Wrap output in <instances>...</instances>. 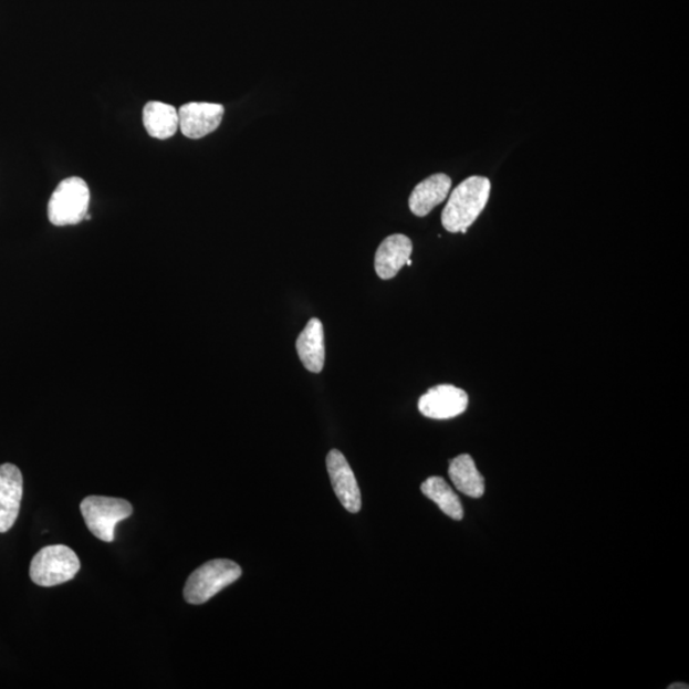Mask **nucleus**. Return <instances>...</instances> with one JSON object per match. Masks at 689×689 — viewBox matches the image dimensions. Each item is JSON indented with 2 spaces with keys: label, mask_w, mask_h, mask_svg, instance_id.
<instances>
[{
  "label": "nucleus",
  "mask_w": 689,
  "mask_h": 689,
  "mask_svg": "<svg viewBox=\"0 0 689 689\" xmlns=\"http://www.w3.org/2000/svg\"><path fill=\"white\" fill-rule=\"evenodd\" d=\"M491 180L470 177L453 189L442 212V226L450 232H467L483 212L491 196Z\"/></svg>",
  "instance_id": "nucleus-1"
},
{
  "label": "nucleus",
  "mask_w": 689,
  "mask_h": 689,
  "mask_svg": "<svg viewBox=\"0 0 689 689\" xmlns=\"http://www.w3.org/2000/svg\"><path fill=\"white\" fill-rule=\"evenodd\" d=\"M242 576V568L229 560H215L203 564L189 576L185 586V599L199 605L209 602L222 588L234 584Z\"/></svg>",
  "instance_id": "nucleus-2"
},
{
  "label": "nucleus",
  "mask_w": 689,
  "mask_h": 689,
  "mask_svg": "<svg viewBox=\"0 0 689 689\" xmlns=\"http://www.w3.org/2000/svg\"><path fill=\"white\" fill-rule=\"evenodd\" d=\"M90 207L87 182L79 177L66 178L54 190L48 205L50 222L55 227L77 226L86 219Z\"/></svg>",
  "instance_id": "nucleus-3"
},
{
  "label": "nucleus",
  "mask_w": 689,
  "mask_h": 689,
  "mask_svg": "<svg viewBox=\"0 0 689 689\" xmlns=\"http://www.w3.org/2000/svg\"><path fill=\"white\" fill-rule=\"evenodd\" d=\"M80 568L77 554L70 546L49 545L32 558L30 577L39 586L52 587L74 578Z\"/></svg>",
  "instance_id": "nucleus-4"
},
{
  "label": "nucleus",
  "mask_w": 689,
  "mask_h": 689,
  "mask_svg": "<svg viewBox=\"0 0 689 689\" xmlns=\"http://www.w3.org/2000/svg\"><path fill=\"white\" fill-rule=\"evenodd\" d=\"M80 509L91 533L106 543L114 542L115 526L133 513L128 501L100 495L85 498Z\"/></svg>",
  "instance_id": "nucleus-5"
},
{
  "label": "nucleus",
  "mask_w": 689,
  "mask_h": 689,
  "mask_svg": "<svg viewBox=\"0 0 689 689\" xmlns=\"http://www.w3.org/2000/svg\"><path fill=\"white\" fill-rule=\"evenodd\" d=\"M469 396L452 385H438L420 397L419 411L429 419L447 420L467 411Z\"/></svg>",
  "instance_id": "nucleus-6"
},
{
  "label": "nucleus",
  "mask_w": 689,
  "mask_h": 689,
  "mask_svg": "<svg viewBox=\"0 0 689 689\" xmlns=\"http://www.w3.org/2000/svg\"><path fill=\"white\" fill-rule=\"evenodd\" d=\"M326 462L331 483L340 502L346 511L358 513L362 509L361 489L345 456L338 450H331Z\"/></svg>",
  "instance_id": "nucleus-7"
},
{
  "label": "nucleus",
  "mask_w": 689,
  "mask_h": 689,
  "mask_svg": "<svg viewBox=\"0 0 689 689\" xmlns=\"http://www.w3.org/2000/svg\"><path fill=\"white\" fill-rule=\"evenodd\" d=\"M223 113V106L210 103H189L182 105L178 112L179 128L188 138H203L219 128Z\"/></svg>",
  "instance_id": "nucleus-8"
},
{
  "label": "nucleus",
  "mask_w": 689,
  "mask_h": 689,
  "mask_svg": "<svg viewBox=\"0 0 689 689\" xmlns=\"http://www.w3.org/2000/svg\"><path fill=\"white\" fill-rule=\"evenodd\" d=\"M23 495L22 472L15 464H0V533H7L19 518Z\"/></svg>",
  "instance_id": "nucleus-9"
},
{
  "label": "nucleus",
  "mask_w": 689,
  "mask_h": 689,
  "mask_svg": "<svg viewBox=\"0 0 689 689\" xmlns=\"http://www.w3.org/2000/svg\"><path fill=\"white\" fill-rule=\"evenodd\" d=\"M413 243L404 234H394L380 243L375 257V269L382 280L394 279L410 260Z\"/></svg>",
  "instance_id": "nucleus-10"
},
{
  "label": "nucleus",
  "mask_w": 689,
  "mask_h": 689,
  "mask_svg": "<svg viewBox=\"0 0 689 689\" xmlns=\"http://www.w3.org/2000/svg\"><path fill=\"white\" fill-rule=\"evenodd\" d=\"M452 187V180L446 174H435L414 188L409 198L411 212L419 218H425L438 205H441Z\"/></svg>",
  "instance_id": "nucleus-11"
},
{
  "label": "nucleus",
  "mask_w": 689,
  "mask_h": 689,
  "mask_svg": "<svg viewBox=\"0 0 689 689\" xmlns=\"http://www.w3.org/2000/svg\"><path fill=\"white\" fill-rule=\"evenodd\" d=\"M296 352L305 369L321 373L325 367V332L319 319H312L296 340Z\"/></svg>",
  "instance_id": "nucleus-12"
},
{
  "label": "nucleus",
  "mask_w": 689,
  "mask_h": 689,
  "mask_svg": "<svg viewBox=\"0 0 689 689\" xmlns=\"http://www.w3.org/2000/svg\"><path fill=\"white\" fill-rule=\"evenodd\" d=\"M448 474L458 491L471 498H481L486 492V481L477 469L470 455H460L450 462Z\"/></svg>",
  "instance_id": "nucleus-13"
},
{
  "label": "nucleus",
  "mask_w": 689,
  "mask_h": 689,
  "mask_svg": "<svg viewBox=\"0 0 689 689\" xmlns=\"http://www.w3.org/2000/svg\"><path fill=\"white\" fill-rule=\"evenodd\" d=\"M144 126L149 136L168 139L179 128V115L176 107L160 102H152L144 107Z\"/></svg>",
  "instance_id": "nucleus-14"
},
{
  "label": "nucleus",
  "mask_w": 689,
  "mask_h": 689,
  "mask_svg": "<svg viewBox=\"0 0 689 689\" xmlns=\"http://www.w3.org/2000/svg\"><path fill=\"white\" fill-rule=\"evenodd\" d=\"M421 492L434 501L447 516L456 521L463 519V509L458 494L443 478L431 477L421 484Z\"/></svg>",
  "instance_id": "nucleus-15"
},
{
  "label": "nucleus",
  "mask_w": 689,
  "mask_h": 689,
  "mask_svg": "<svg viewBox=\"0 0 689 689\" xmlns=\"http://www.w3.org/2000/svg\"><path fill=\"white\" fill-rule=\"evenodd\" d=\"M668 688L669 689H677V688L688 689V686L683 685V683H677V685H674V686H669Z\"/></svg>",
  "instance_id": "nucleus-16"
}]
</instances>
